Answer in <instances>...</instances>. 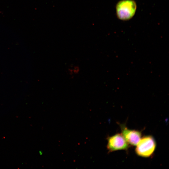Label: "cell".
Masks as SVG:
<instances>
[{
	"label": "cell",
	"instance_id": "6da1fadb",
	"mask_svg": "<svg viewBox=\"0 0 169 169\" xmlns=\"http://www.w3.org/2000/svg\"><path fill=\"white\" fill-rule=\"evenodd\" d=\"M135 151L137 155L145 158L151 157L154 154L156 146L154 137L147 135L142 137L136 145Z\"/></svg>",
	"mask_w": 169,
	"mask_h": 169
},
{
	"label": "cell",
	"instance_id": "7a4b0ae2",
	"mask_svg": "<svg viewBox=\"0 0 169 169\" xmlns=\"http://www.w3.org/2000/svg\"><path fill=\"white\" fill-rule=\"evenodd\" d=\"M136 9V4L133 0H122L116 5L117 15L121 20H129L134 16Z\"/></svg>",
	"mask_w": 169,
	"mask_h": 169
},
{
	"label": "cell",
	"instance_id": "3957f363",
	"mask_svg": "<svg viewBox=\"0 0 169 169\" xmlns=\"http://www.w3.org/2000/svg\"><path fill=\"white\" fill-rule=\"evenodd\" d=\"M106 147L109 152L120 150H127L129 144L121 133H116L108 137Z\"/></svg>",
	"mask_w": 169,
	"mask_h": 169
},
{
	"label": "cell",
	"instance_id": "277c9868",
	"mask_svg": "<svg viewBox=\"0 0 169 169\" xmlns=\"http://www.w3.org/2000/svg\"><path fill=\"white\" fill-rule=\"evenodd\" d=\"M121 134L129 145L136 146L141 138V131L128 129L124 124L120 125Z\"/></svg>",
	"mask_w": 169,
	"mask_h": 169
},
{
	"label": "cell",
	"instance_id": "5b68a950",
	"mask_svg": "<svg viewBox=\"0 0 169 169\" xmlns=\"http://www.w3.org/2000/svg\"><path fill=\"white\" fill-rule=\"evenodd\" d=\"M80 71L79 67L78 65H74L70 66L68 69V73L71 76L76 75L78 74Z\"/></svg>",
	"mask_w": 169,
	"mask_h": 169
}]
</instances>
